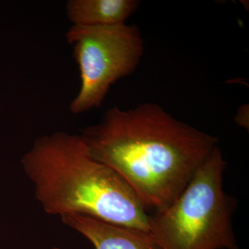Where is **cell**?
Masks as SVG:
<instances>
[{"label":"cell","mask_w":249,"mask_h":249,"mask_svg":"<svg viewBox=\"0 0 249 249\" xmlns=\"http://www.w3.org/2000/svg\"><path fill=\"white\" fill-rule=\"evenodd\" d=\"M80 135L93 158L114 170L147 209L156 211L179 196L218 142L155 103L127 110L111 107Z\"/></svg>","instance_id":"cell-1"},{"label":"cell","mask_w":249,"mask_h":249,"mask_svg":"<svg viewBox=\"0 0 249 249\" xmlns=\"http://www.w3.org/2000/svg\"><path fill=\"white\" fill-rule=\"evenodd\" d=\"M21 162L47 214H80L149 232L146 206L114 170L93 158L80 134L42 136Z\"/></svg>","instance_id":"cell-2"},{"label":"cell","mask_w":249,"mask_h":249,"mask_svg":"<svg viewBox=\"0 0 249 249\" xmlns=\"http://www.w3.org/2000/svg\"><path fill=\"white\" fill-rule=\"evenodd\" d=\"M66 39L81 78L80 91L70 104L73 114L101 107L111 85L133 73L143 54V40L135 25H72Z\"/></svg>","instance_id":"cell-4"},{"label":"cell","mask_w":249,"mask_h":249,"mask_svg":"<svg viewBox=\"0 0 249 249\" xmlns=\"http://www.w3.org/2000/svg\"><path fill=\"white\" fill-rule=\"evenodd\" d=\"M60 249L59 248H56V247H55V248H53V249Z\"/></svg>","instance_id":"cell-7"},{"label":"cell","mask_w":249,"mask_h":249,"mask_svg":"<svg viewBox=\"0 0 249 249\" xmlns=\"http://www.w3.org/2000/svg\"><path fill=\"white\" fill-rule=\"evenodd\" d=\"M139 5L136 0H70L66 13L73 25H118L125 24Z\"/></svg>","instance_id":"cell-6"},{"label":"cell","mask_w":249,"mask_h":249,"mask_svg":"<svg viewBox=\"0 0 249 249\" xmlns=\"http://www.w3.org/2000/svg\"><path fill=\"white\" fill-rule=\"evenodd\" d=\"M61 219L65 225L86 237L95 249H161L150 232L80 214H67Z\"/></svg>","instance_id":"cell-5"},{"label":"cell","mask_w":249,"mask_h":249,"mask_svg":"<svg viewBox=\"0 0 249 249\" xmlns=\"http://www.w3.org/2000/svg\"><path fill=\"white\" fill-rule=\"evenodd\" d=\"M226 165L217 145L179 196L150 215L149 232L160 249H238L235 201L223 188Z\"/></svg>","instance_id":"cell-3"}]
</instances>
